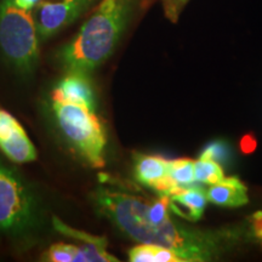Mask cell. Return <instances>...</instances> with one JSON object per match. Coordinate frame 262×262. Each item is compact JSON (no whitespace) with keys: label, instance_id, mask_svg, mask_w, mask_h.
Listing matches in <instances>:
<instances>
[{"label":"cell","instance_id":"6da1fadb","mask_svg":"<svg viewBox=\"0 0 262 262\" xmlns=\"http://www.w3.org/2000/svg\"><path fill=\"white\" fill-rule=\"evenodd\" d=\"M94 199L97 210L127 237L171 249L183 262L216 260L239 238L234 231L199 229L173 221L168 195L152 198L129 188L100 187Z\"/></svg>","mask_w":262,"mask_h":262},{"label":"cell","instance_id":"7a4b0ae2","mask_svg":"<svg viewBox=\"0 0 262 262\" xmlns=\"http://www.w3.org/2000/svg\"><path fill=\"white\" fill-rule=\"evenodd\" d=\"M135 0H102L79 32L57 52L68 73L89 74L112 55L133 15Z\"/></svg>","mask_w":262,"mask_h":262},{"label":"cell","instance_id":"3957f363","mask_svg":"<svg viewBox=\"0 0 262 262\" xmlns=\"http://www.w3.org/2000/svg\"><path fill=\"white\" fill-rule=\"evenodd\" d=\"M52 111L68 142L93 168H102L107 137L96 111L64 101H52Z\"/></svg>","mask_w":262,"mask_h":262},{"label":"cell","instance_id":"277c9868","mask_svg":"<svg viewBox=\"0 0 262 262\" xmlns=\"http://www.w3.org/2000/svg\"><path fill=\"white\" fill-rule=\"evenodd\" d=\"M38 31L33 11L18 8L14 0L0 3V49L10 63L29 73L39 60Z\"/></svg>","mask_w":262,"mask_h":262},{"label":"cell","instance_id":"5b68a950","mask_svg":"<svg viewBox=\"0 0 262 262\" xmlns=\"http://www.w3.org/2000/svg\"><path fill=\"white\" fill-rule=\"evenodd\" d=\"M35 206L31 193L16 173L0 163V229L21 232L33 224Z\"/></svg>","mask_w":262,"mask_h":262},{"label":"cell","instance_id":"8992f818","mask_svg":"<svg viewBox=\"0 0 262 262\" xmlns=\"http://www.w3.org/2000/svg\"><path fill=\"white\" fill-rule=\"evenodd\" d=\"M96 0H40L33 10L38 35L47 40L73 24Z\"/></svg>","mask_w":262,"mask_h":262},{"label":"cell","instance_id":"52a82bcc","mask_svg":"<svg viewBox=\"0 0 262 262\" xmlns=\"http://www.w3.org/2000/svg\"><path fill=\"white\" fill-rule=\"evenodd\" d=\"M0 149L12 162L31 163L37 159V149L18 120L0 107Z\"/></svg>","mask_w":262,"mask_h":262},{"label":"cell","instance_id":"ba28073f","mask_svg":"<svg viewBox=\"0 0 262 262\" xmlns=\"http://www.w3.org/2000/svg\"><path fill=\"white\" fill-rule=\"evenodd\" d=\"M134 173L137 182L155 191L158 195H170L172 192L169 180V160L159 156H134Z\"/></svg>","mask_w":262,"mask_h":262},{"label":"cell","instance_id":"9c48e42d","mask_svg":"<svg viewBox=\"0 0 262 262\" xmlns=\"http://www.w3.org/2000/svg\"><path fill=\"white\" fill-rule=\"evenodd\" d=\"M54 227L61 234L73 238L79 242L81 251V262H114L118 261L116 256L107 251V239L97 237L86 232L78 231L63 224L61 220L54 217Z\"/></svg>","mask_w":262,"mask_h":262},{"label":"cell","instance_id":"30bf717a","mask_svg":"<svg viewBox=\"0 0 262 262\" xmlns=\"http://www.w3.org/2000/svg\"><path fill=\"white\" fill-rule=\"evenodd\" d=\"M51 100L83 104L96 111V98L88 74L68 73L52 91Z\"/></svg>","mask_w":262,"mask_h":262},{"label":"cell","instance_id":"8fae6325","mask_svg":"<svg viewBox=\"0 0 262 262\" xmlns=\"http://www.w3.org/2000/svg\"><path fill=\"white\" fill-rule=\"evenodd\" d=\"M206 193L201 186H188L180 188L169 195L171 212L187 221L201 220L206 206Z\"/></svg>","mask_w":262,"mask_h":262},{"label":"cell","instance_id":"7c38bea8","mask_svg":"<svg viewBox=\"0 0 262 262\" xmlns=\"http://www.w3.org/2000/svg\"><path fill=\"white\" fill-rule=\"evenodd\" d=\"M208 202L225 208H239L248 204V188L238 178H224L205 191Z\"/></svg>","mask_w":262,"mask_h":262},{"label":"cell","instance_id":"4fadbf2b","mask_svg":"<svg viewBox=\"0 0 262 262\" xmlns=\"http://www.w3.org/2000/svg\"><path fill=\"white\" fill-rule=\"evenodd\" d=\"M129 260L131 262H183L181 256L171 249L143 243L131 249Z\"/></svg>","mask_w":262,"mask_h":262},{"label":"cell","instance_id":"5bb4252c","mask_svg":"<svg viewBox=\"0 0 262 262\" xmlns=\"http://www.w3.org/2000/svg\"><path fill=\"white\" fill-rule=\"evenodd\" d=\"M169 180L172 192L194 185V162L191 159L169 160Z\"/></svg>","mask_w":262,"mask_h":262},{"label":"cell","instance_id":"9a60e30c","mask_svg":"<svg viewBox=\"0 0 262 262\" xmlns=\"http://www.w3.org/2000/svg\"><path fill=\"white\" fill-rule=\"evenodd\" d=\"M194 176L195 181L205 183V185H214L225 178L224 169L220 163L211 159L199 158L194 162Z\"/></svg>","mask_w":262,"mask_h":262},{"label":"cell","instance_id":"2e32d148","mask_svg":"<svg viewBox=\"0 0 262 262\" xmlns=\"http://www.w3.org/2000/svg\"><path fill=\"white\" fill-rule=\"evenodd\" d=\"M47 260L51 262H81L79 245L66 243L51 245L47 253Z\"/></svg>","mask_w":262,"mask_h":262},{"label":"cell","instance_id":"e0dca14e","mask_svg":"<svg viewBox=\"0 0 262 262\" xmlns=\"http://www.w3.org/2000/svg\"><path fill=\"white\" fill-rule=\"evenodd\" d=\"M228 148L224 142H214L209 145L203 150L201 158L203 159H211L215 162H224L227 158Z\"/></svg>","mask_w":262,"mask_h":262},{"label":"cell","instance_id":"ac0fdd59","mask_svg":"<svg viewBox=\"0 0 262 262\" xmlns=\"http://www.w3.org/2000/svg\"><path fill=\"white\" fill-rule=\"evenodd\" d=\"M162 2L164 14L168 17L170 21L178 22V19L181 15L183 8L188 3V0H160Z\"/></svg>","mask_w":262,"mask_h":262},{"label":"cell","instance_id":"d6986e66","mask_svg":"<svg viewBox=\"0 0 262 262\" xmlns=\"http://www.w3.org/2000/svg\"><path fill=\"white\" fill-rule=\"evenodd\" d=\"M248 224L249 237L253 238L254 242L262 247V210L254 212L248 219Z\"/></svg>","mask_w":262,"mask_h":262},{"label":"cell","instance_id":"ffe728a7","mask_svg":"<svg viewBox=\"0 0 262 262\" xmlns=\"http://www.w3.org/2000/svg\"><path fill=\"white\" fill-rule=\"evenodd\" d=\"M255 147H256V141H255V139L251 135H247L244 139H242L241 148L243 152H245V153L253 152V150L255 149Z\"/></svg>","mask_w":262,"mask_h":262},{"label":"cell","instance_id":"44dd1931","mask_svg":"<svg viewBox=\"0 0 262 262\" xmlns=\"http://www.w3.org/2000/svg\"><path fill=\"white\" fill-rule=\"evenodd\" d=\"M39 2H40V0H14V3L18 6V8L29 10V11H33V10L37 8Z\"/></svg>","mask_w":262,"mask_h":262}]
</instances>
